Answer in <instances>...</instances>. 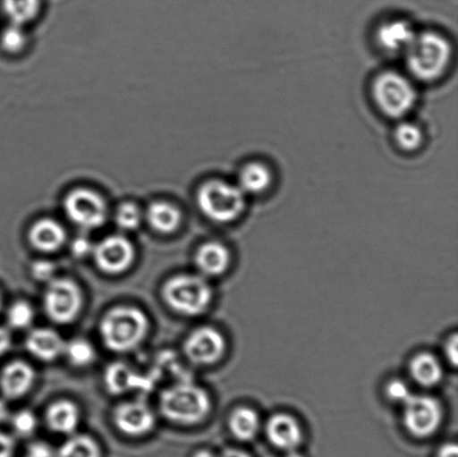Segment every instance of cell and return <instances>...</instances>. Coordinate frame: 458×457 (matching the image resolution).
Listing matches in <instances>:
<instances>
[{"label":"cell","mask_w":458,"mask_h":457,"mask_svg":"<svg viewBox=\"0 0 458 457\" xmlns=\"http://www.w3.org/2000/svg\"><path fill=\"white\" fill-rule=\"evenodd\" d=\"M407 67L415 79L434 82L445 73L452 58V47L446 38L435 31L417 33L405 52Z\"/></svg>","instance_id":"cell-1"},{"label":"cell","mask_w":458,"mask_h":457,"mask_svg":"<svg viewBox=\"0 0 458 457\" xmlns=\"http://www.w3.org/2000/svg\"><path fill=\"white\" fill-rule=\"evenodd\" d=\"M149 322L138 308L120 306L111 309L101 321L100 334L106 347L114 352L136 349L146 338Z\"/></svg>","instance_id":"cell-2"},{"label":"cell","mask_w":458,"mask_h":457,"mask_svg":"<svg viewBox=\"0 0 458 457\" xmlns=\"http://www.w3.org/2000/svg\"><path fill=\"white\" fill-rule=\"evenodd\" d=\"M160 410L174 423L192 425L208 418L210 400L203 388L183 382L161 394Z\"/></svg>","instance_id":"cell-3"},{"label":"cell","mask_w":458,"mask_h":457,"mask_svg":"<svg viewBox=\"0 0 458 457\" xmlns=\"http://www.w3.org/2000/svg\"><path fill=\"white\" fill-rule=\"evenodd\" d=\"M371 93L378 109L392 119L403 118L414 109L417 102L415 85L394 71H386L377 76Z\"/></svg>","instance_id":"cell-4"},{"label":"cell","mask_w":458,"mask_h":457,"mask_svg":"<svg viewBox=\"0 0 458 457\" xmlns=\"http://www.w3.org/2000/svg\"><path fill=\"white\" fill-rule=\"evenodd\" d=\"M197 204L206 217L216 223H231L244 213L246 195L231 182L209 181L199 188Z\"/></svg>","instance_id":"cell-5"},{"label":"cell","mask_w":458,"mask_h":457,"mask_svg":"<svg viewBox=\"0 0 458 457\" xmlns=\"http://www.w3.org/2000/svg\"><path fill=\"white\" fill-rule=\"evenodd\" d=\"M163 295L165 303L174 312L195 317L208 310L212 301L213 291L203 277L183 275L174 276L165 282Z\"/></svg>","instance_id":"cell-6"},{"label":"cell","mask_w":458,"mask_h":457,"mask_svg":"<svg viewBox=\"0 0 458 457\" xmlns=\"http://www.w3.org/2000/svg\"><path fill=\"white\" fill-rule=\"evenodd\" d=\"M83 297L79 285L67 279L48 282L44 295V309L47 317L58 325H69L82 310Z\"/></svg>","instance_id":"cell-7"},{"label":"cell","mask_w":458,"mask_h":457,"mask_svg":"<svg viewBox=\"0 0 458 457\" xmlns=\"http://www.w3.org/2000/svg\"><path fill=\"white\" fill-rule=\"evenodd\" d=\"M64 210L72 223L85 230L101 227L107 217L106 200L88 188L70 191L65 197Z\"/></svg>","instance_id":"cell-8"},{"label":"cell","mask_w":458,"mask_h":457,"mask_svg":"<svg viewBox=\"0 0 458 457\" xmlns=\"http://www.w3.org/2000/svg\"><path fill=\"white\" fill-rule=\"evenodd\" d=\"M403 420L408 432L416 437H428L442 422V407L433 397L411 395L405 404Z\"/></svg>","instance_id":"cell-9"},{"label":"cell","mask_w":458,"mask_h":457,"mask_svg":"<svg viewBox=\"0 0 458 457\" xmlns=\"http://www.w3.org/2000/svg\"><path fill=\"white\" fill-rule=\"evenodd\" d=\"M92 254L98 267L114 275L128 271L136 257L131 241L120 235L106 237L98 241Z\"/></svg>","instance_id":"cell-10"},{"label":"cell","mask_w":458,"mask_h":457,"mask_svg":"<svg viewBox=\"0 0 458 457\" xmlns=\"http://www.w3.org/2000/svg\"><path fill=\"white\" fill-rule=\"evenodd\" d=\"M225 349L226 343L223 334L208 326L195 330L185 343L188 360L199 366L215 364L224 356Z\"/></svg>","instance_id":"cell-11"},{"label":"cell","mask_w":458,"mask_h":457,"mask_svg":"<svg viewBox=\"0 0 458 457\" xmlns=\"http://www.w3.org/2000/svg\"><path fill=\"white\" fill-rule=\"evenodd\" d=\"M115 427L129 436H142L155 427V415L142 402H123L114 411Z\"/></svg>","instance_id":"cell-12"},{"label":"cell","mask_w":458,"mask_h":457,"mask_svg":"<svg viewBox=\"0 0 458 457\" xmlns=\"http://www.w3.org/2000/svg\"><path fill=\"white\" fill-rule=\"evenodd\" d=\"M417 31L405 20L386 21L377 30V43L387 53H405L415 39Z\"/></svg>","instance_id":"cell-13"},{"label":"cell","mask_w":458,"mask_h":457,"mask_svg":"<svg viewBox=\"0 0 458 457\" xmlns=\"http://www.w3.org/2000/svg\"><path fill=\"white\" fill-rule=\"evenodd\" d=\"M267 434L274 446L287 452L298 449L303 438L299 423L294 418L286 414L274 415L269 419Z\"/></svg>","instance_id":"cell-14"},{"label":"cell","mask_w":458,"mask_h":457,"mask_svg":"<svg viewBox=\"0 0 458 457\" xmlns=\"http://www.w3.org/2000/svg\"><path fill=\"white\" fill-rule=\"evenodd\" d=\"M33 367L24 361H13L4 367L0 377V388L3 394L11 400H17L26 395L35 383Z\"/></svg>","instance_id":"cell-15"},{"label":"cell","mask_w":458,"mask_h":457,"mask_svg":"<svg viewBox=\"0 0 458 457\" xmlns=\"http://www.w3.org/2000/svg\"><path fill=\"white\" fill-rule=\"evenodd\" d=\"M65 343L52 329L39 328L31 331L26 339L27 351L40 361H54L64 352Z\"/></svg>","instance_id":"cell-16"},{"label":"cell","mask_w":458,"mask_h":457,"mask_svg":"<svg viewBox=\"0 0 458 457\" xmlns=\"http://www.w3.org/2000/svg\"><path fill=\"white\" fill-rule=\"evenodd\" d=\"M105 382L107 391L114 395H123L124 393L133 391V389H143L150 387L149 378H145L138 375L131 367L123 364V362H114L107 367L106 370Z\"/></svg>","instance_id":"cell-17"},{"label":"cell","mask_w":458,"mask_h":457,"mask_svg":"<svg viewBox=\"0 0 458 457\" xmlns=\"http://www.w3.org/2000/svg\"><path fill=\"white\" fill-rule=\"evenodd\" d=\"M29 239L34 249L52 253L65 243L66 232L60 223L51 218H43L30 227Z\"/></svg>","instance_id":"cell-18"},{"label":"cell","mask_w":458,"mask_h":457,"mask_svg":"<svg viewBox=\"0 0 458 457\" xmlns=\"http://www.w3.org/2000/svg\"><path fill=\"white\" fill-rule=\"evenodd\" d=\"M231 262L228 250L217 241H208L201 245L196 254V266L208 276L222 275Z\"/></svg>","instance_id":"cell-19"},{"label":"cell","mask_w":458,"mask_h":457,"mask_svg":"<svg viewBox=\"0 0 458 457\" xmlns=\"http://www.w3.org/2000/svg\"><path fill=\"white\" fill-rule=\"evenodd\" d=\"M80 419L79 407L69 401L54 402L47 413L48 427L58 434L73 433L79 427Z\"/></svg>","instance_id":"cell-20"},{"label":"cell","mask_w":458,"mask_h":457,"mask_svg":"<svg viewBox=\"0 0 458 457\" xmlns=\"http://www.w3.org/2000/svg\"><path fill=\"white\" fill-rule=\"evenodd\" d=\"M273 182L272 172L267 165L250 163L238 174L237 186L245 195H259L267 191Z\"/></svg>","instance_id":"cell-21"},{"label":"cell","mask_w":458,"mask_h":457,"mask_svg":"<svg viewBox=\"0 0 458 457\" xmlns=\"http://www.w3.org/2000/svg\"><path fill=\"white\" fill-rule=\"evenodd\" d=\"M182 212L176 206L157 201L148 208L147 219L150 226L161 234H172L182 224Z\"/></svg>","instance_id":"cell-22"},{"label":"cell","mask_w":458,"mask_h":457,"mask_svg":"<svg viewBox=\"0 0 458 457\" xmlns=\"http://www.w3.org/2000/svg\"><path fill=\"white\" fill-rule=\"evenodd\" d=\"M411 374L421 386L433 387L441 382L443 368L437 358L429 353H421L412 360Z\"/></svg>","instance_id":"cell-23"},{"label":"cell","mask_w":458,"mask_h":457,"mask_svg":"<svg viewBox=\"0 0 458 457\" xmlns=\"http://www.w3.org/2000/svg\"><path fill=\"white\" fill-rule=\"evenodd\" d=\"M229 427L233 436L241 441H250L258 436L260 422L259 415L250 409H238L233 411Z\"/></svg>","instance_id":"cell-24"},{"label":"cell","mask_w":458,"mask_h":457,"mask_svg":"<svg viewBox=\"0 0 458 457\" xmlns=\"http://www.w3.org/2000/svg\"><path fill=\"white\" fill-rule=\"evenodd\" d=\"M2 4L12 24L24 26L38 16L42 0H3Z\"/></svg>","instance_id":"cell-25"},{"label":"cell","mask_w":458,"mask_h":457,"mask_svg":"<svg viewBox=\"0 0 458 457\" xmlns=\"http://www.w3.org/2000/svg\"><path fill=\"white\" fill-rule=\"evenodd\" d=\"M56 457H101V452L93 438L76 436L61 446Z\"/></svg>","instance_id":"cell-26"},{"label":"cell","mask_w":458,"mask_h":457,"mask_svg":"<svg viewBox=\"0 0 458 457\" xmlns=\"http://www.w3.org/2000/svg\"><path fill=\"white\" fill-rule=\"evenodd\" d=\"M64 355L67 360L75 367H87L96 360V351L91 343L85 339H74L65 343Z\"/></svg>","instance_id":"cell-27"},{"label":"cell","mask_w":458,"mask_h":457,"mask_svg":"<svg viewBox=\"0 0 458 457\" xmlns=\"http://www.w3.org/2000/svg\"><path fill=\"white\" fill-rule=\"evenodd\" d=\"M394 140L403 150L411 152L420 149L423 143V132L411 123H403L394 130Z\"/></svg>","instance_id":"cell-28"},{"label":"cell","mask_w":458,"mask_h":457,"mask_svg":"<svg viewBox=\"0 0 458 457\" xmlns=\"http://www.w3.org/2000/svg\"><path fill=\"white\" fill-rule=\"evenodd\" d=\"M27 35L24 26L12 24L3 30L0 36V44L4 51L8 53H18L25 48Z\"/></svg>","instance_id":"cell-29"},{"label":"cell","mask_w":458,"mask_h":457,"mask_svg":"<svg viewBox=\"0 0 458 457\" xmlns=\"http://www.w3.org/2000/svg\"><path fill=\"white\" fill-rule=\"evenodd\" d=\"M7 321L13 329L29 328L34 321L33 308L24 301L13 303L7 312Z\"/></svg>","instance_id":"cell-30"},{"label":"cell","mask_w":458,"mask_h":457,"mask_svg":"<svg viewBox=\"0 0 458 457\" xmlns=\"http://www.w3.org/2000/svg\"><path fill=\"white\" fill-rule=\"evenodd\" d=\"M142 219L141 210L137 205L124 203L120 206L115 214V223L121 230L134 231L140 226Z\"/></svg>","instance_id":"cell-31"},{"label":"cell","mask_w":458,"mask_h":457,"mask_svg":"<svg viewBox=\"0 0 458 457\" xmlns=\"http://www.w3.org/2000/svg\"><path fill=\"white\" fill-rule=\"evenodd\" d=\"M13 427L21 436H30L38 427V419L30 410H21L13 418Z\"/></svg>","instance_id":"cell-32"},{"label":"cell","mask_w":458,"mask_h":457,"mask_svg":"<svg viewBox=\"0 0 458 457\" xmlns=\"http://www.w3.org/2000/svg\"><path fill=\"white\" fill-rule=\"evenodd\" d=\"M387 394L390 400L399 402V404H405L412 395L410 387L402 380H393L392 383H389Z\"/></svg>","instance_id":"cell-33"},{"label":"cell","mask_w":458,"mask_h":457,"mask_svg":"<svg viewBox=\"0 0 458 457\" xmlns=\"http://www.w3.org/2000/svg\"><path fill=\"white\" fill-rule=\"evenodd\" d=\"M31 275L40 282H51L55 275V266L52 262L39 259L31 267Z\"/></svg>","instance_id":"cell-34"},{"label":"cell","mask_w":458,"mask_h":457,"mask_svg":"<svg viewBox=\"0 0 458 457\" xmlns=\"http://www.w3.org/2000/svg\"><path fill=\"white\" fill-rule=\"evenodd\" d=\"M94 246L87 237L80 236L71 245V252L75 258H83L93 252Z\"/></svg>","instance_id":"cell-35"},{"label":"cell","mask_w":458,"mask_h":457,"mask_svg":"<svg viewBox=\"0 0 458 457\" xmlns=\"http://www.w3.org/2000/svg\"><path fill=\"white\" fill-rule=\"evenodd\" d=\"M15 451V443L7 434L0 433V457H12Z\"/></svg>","instance_id":"cell-36"},{"label":"cell","mask_w":458,"mask_h":457,"mask_svg":"<svg viewBox=\"0 0 458 457\" xmlns=\"http://www.w3.org/2000/svg\"><path fill=\"white\" fill-rule=\"evenodd\" d=\"M458 340L457 335H453V338L450 340V342L446 344V356L447 360L452 362L453 365H457V360H458Z\"/></svg>","instance_id":"cell-37"},{"label":"cell","mask_w":458,"mask_h":457,"mask_svg":"<svg viewBox=\"0 0 458 457\" xmlns=\"http://www.w3.org/2000/svg\"><path fill=\"white\" fill-rule=\"evenodd\" d=\"M12 346V338L6 329L0 326V356L4 355Z\"/></svg>","instance_id":"cell-38"},{"label":"cell","mask_w":458,"mask_h":457,"mask_svg":"<svg viewBox=\"0 0 458 457\" xmlns=\"http://www.w3.org/2000/svg\"><path fill=\"white\" fill-rule=\"evenodd\" d=\"M438 457H458V449L455 444H447L439 451Z\"/></svg>","instance_id":"cell-39"},{"label":"cell","mask_w":458,"mask_h":457,"mask_svg":"<svg viewBox=\"0 0 458 457\" xmlns=\"http://www.w3.org/2000/svg\"><path fill=\"white\" fill-rule=\"evenodd\" d=\"M219 457H250L249 454L245 453V452L240 450H227L224 452V453Z\"/></svg>","instance_id":"cell-40"},{"label":"cell","mask_w":458,"mask_h":457,"mask_svg":"<svg viewBox=\"0 0 458 457\" xmlns=\"http://www.w3.org/2000/svg\"><path fill=\"white\" fill-rule=\"evenodd\" d=\"M9 410L6 402L0 400V423L4 422L8 419Z\"/></svg>","instance_id":"cell-41"},{"label":"cell","mask_w":458,"mask_h":457,"mask_svg":"<svg viewBox=\"0 0 458 457\" xmlns=\"http://www.w3.org/2000/svg\"><path fill=\"white\" fill-rule=\"evenodd\" d=\"M194 457H216L213 453H210L208 451H200L199 453H196Z\"/></svg>","instance_id":"cell-42"},{"label":"cell","mask_w":458,"mask_h":457,"mask_svg":"<svg viewBox=\"0 0 458 457\" xmlns=\"http://www.w3.org/2000/svg\"><path fill=\"white\" fill-rule=\"evenodd\" d=\"M285 457H304L303 455H301L299 452H296L295 450L289 451V453L286 454Z\"/></svg>","instance_id":"cell-43"},{"label":"cell","mask_w":458,"mask_h":457,"mask_svg":"<svg viewBox=\"0 0 458 457\" xmlns=\"http://www.w3.org/2000/svg\"><path fill=\"white\" fill-rule=\"evenodd\" d=\"M0 308H2V297H0Z\"/></svg>","instance_id":"cell-44"}]
</instances>
